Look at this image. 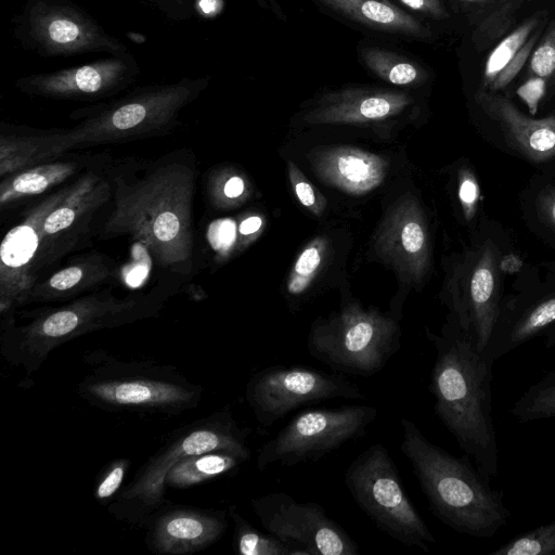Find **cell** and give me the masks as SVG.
<instances>
[{
  "mask_svg": "<svg viewBox=\"0 0 555 555\" xmlns=\"http://www.w3.org/2000/svg\"><path fill=\"white\" fill-rule=\"evenodd\" d=\"M106 173L114 207L102 236L129 235L158 266L188 274L194 250V162L182 153H171L132 170Z\"/></svg>",
  "mask_w": 555,
  "mask_h": 555,
  "instance_id": "1",
  "label": "cell"
},
{
  "mask_svg": "<svg viewBox=\"0 0 555 555\" xmlns=\"http://www.w3.org/2000/svg\"><path fill=\"white\" fill-rule=\"evenodd\" d=\"M436 356L429 391L434 412L459 447L489 479L499 472V449L492 417V366L475 348L456 318L441 335L427 333Z\"/></svg>",
  "mask_w": 555,
  "mask_h": 555,
  "instance_id": "2",
  "label": "cell"
},
{
  "mask_svg": "<svg viewBox=\"0 0 555 555\" xmlns=\"http://www.w3.org/2000/svg\"><path fill=\"white\" fill-rule=\"evenodd\" d=\"M400 450L429 503L431 513L452 530L490 539L504 527L511 512L502 491L490 486L467 455L456 457L428 440L410 420L400 418Z\"/></svg>",
  "mask_w": 555,
  "mask_h": 555,
  "instance_id": "3",
  "label": "cell"
},
{
  "mask_svg": "<svg viewBox=\"0 0 555 555\" xmlns=\"http://www.w3.org/2000/svg\"><path fill=\"white\" fill-rule=\"evenodd\" d=\"M111 198L105 169H90L49 193L4 235L1 253L5 262L16 272L30 274L35 286L52 266L87 240L93 216Z\"/></svg>",
  "mask_w": 555,
  "mask_h": 555,
  "instance_id": "4",
  "label": "cell"
},
{
  "mask_svg": "<svg viewBox=\"0 0 555 555\" xmlns=\"http://www.w3.org/2000/svg\"><path fill=\"white\" fill-rule=\"evenodd\" d=\"M164 299L157 295L117 298L111 289H103L56 308L33 311L25 324H1V356L27 375L35 374L56 348L93 332L155 317Z\"/></svg>",
  "mask_w": 555,
  "mask_h": 555,
  "instance_id": "5",
  "label": "cell"
},
{
  "mask_svg": "<svg viewBox=\"0 0 555 555\" xmlns=\"http://www.w3.org/2000/svg\"><path fill=\"white\" fill-rule=\"evenodd\" d=\"M82 360L88 370L76 391L102 411L178 416L194 410L203 397V387L172 364L122 360L103 349L86 352Z\"/></svg>",
  "mask_w": 555,
  "mask_h": 555,
  "instance_id": "6",
  "label": "cell"
},
{
  "mask_svg": "<svg viewBox=\"0 0 555 555\" xmlns=\"http://www.w3.org/2000/svg\"><path fill=\"white\" fill-rule=\"evenodd\" d=\"M210 76L184 77L170 83L138 87L126 95L73 113L81 121L56 130L59 150L128 141L165 133L178 122L182 109L208 87Z\"/></svg>",
  "mask_w": 555,
  "mask_h": 555,
  "instance_id": "7",
  "label": "cell"
},
{
  "mask_svg": "<svg viewBox=\"0 0 555 555\" xmlns=\"http://www.w3.org/2000/svg\"><path fill=\"white\" fill-rule=\"evenodd\" d=\"M249 433L248 428L238 426L229 406L179 427L111 501L108 513L118 521L144 526L166 503L165 480L178 461L214 450H228L250 456L247 444Z\"/></svg>",
  "mask_w": 555,
  "mask_h": 555,
  "instance_id": "8",
  "label": "cell"
},
{
  "mask_svg": "<svg viewBox=\"0 0 555 555\" xmlns=\"http://www.w3.org/2000/svg\"><path fill=\"white\" fill-rule=\"evenodd\" d=\"M399 348L400 328L395 318L352 302L314 322L307 341L313 359L334 372L357 376L380 372Z\"/></svg>",
  "mask_w": 555,
  "mask_h": 555,
  "instance_id": "9",
  "label": "cell"
},
{
  "mask_svg": "<svg viewBox=\"0 0 555 555\" xmlns=\"http://www.w3.org/2000/svg\"><path fill=\"white\" fill-rule=\"evenodd\" d=\"M345 485L360 508L391 539L429 552L436 538L408 498L396 463L382 443H374L347 467Z\"/></svg>",
  "mask_w": 555,
  "mask_h": 555,
  "instance_id": "10",
  "label": "cell"
},
{
  "mask_svg": "<svg viewBox=\"0 0 555 555\" xmlns=\"http://www.w3.org/2000/svg\"><path fill=\"white\" fill-rule=\"evenodd\" d=\"M18 46L41 57L129 51L91 14L72 0H26L11 18Z\"/></svg>",
  "mask_w": 555,
  "mask_h": 555,
  "instance_id": "11",
  "label": "cell"
},
{
  "mask_svg": "<svg viewBox=\"0 0 555 555\" xmlns=\"http://www.w3.org/2000/svg\"><path fill=\"white\" fill-rule=\"evenodd\" d=\"M378 416L374 405L351 404L308 409L294 416L259 449L256 466H293L317 462L348 441L365 435Z\"/></svg>",
  "mask_w": 555,
  "mask_h": 555,
  "instance_id": "12",
  "label": "cell"
},
{
  "mask_svg": "<svg viewBox=\"0 0 555 555\" xmlns=\"http://www.w3.org/2000/svg\"><path fill=\"white\" fill-rule=\"evenodd\" d=\"M331 399H364V393L340 373L305 365H270L255 372L245 387V400L262 427L302 405Z\"/></svg>",
  "mask_w": 555,
  "mask_h": 555,
  "instance_id": "13",
  "label": "cell"
},
{
  "mask_svg": "<svg viewBox=\"0 0 555 555\" xmlns=\"http://www.w3.org/2000/svg\"><path fill=\"white\" fill-rule=\"evenodd\" d=\"M263 529L294 548L295 555H359L348 532L315 502H300L285 492L251 499Z\"/></svg>",
  "mask_w": 555,
  "mask_h": 555,
  "instance_id": "14",
  "label": "cell"
},
{
  "mask_svg": "<svg viewBox=\"0 0 555 555\" xmlns=\"http://www.w3.org/2000/svg\"><path fill=\"white\" fill-rule=\"evenodd\" d=\"M141 73L131 51L47 73L22 76L14 87L30 96L96 101L114 96L132 86Z\"/></svg>",
  "mask_w": 555,
  "mask_h": 555,
  "instance_id": "15",
  "label": "cell"
},
{
  "mask_svg": "<svg viewBox=\"0 0 555 555\" xmlns=\"http://www.w3.org/2000/svg\"><path fill=\"white\" fill-rule=\"evenodd\" d=\"M222 509L164 504L145 522V544L153 553L185 555L216 543L228 528Z\"/></svg>",
  "mask_w": 555,
  "mask_h": 555,
  "instance_id": "16",
  "label": "cell"
},
{
  "mask_svg": "<svg viewBox=\"0 0 555 555\" xmlns=\"http://www.w3.org/2000/svg\"><path fill=\"white\" fill-rule=\"evenodd\" d=\"M415 105L404 92L384 88L349 87L320 96L304 114L309 124H365L397 117Z\"/></svg>",
  "mask_w": 555,
  "mask_h": 555,
  "instance_id": "17",
  "label": "cell"
},
{
  "mask_svg": "<svg viewBox=\"0 0 555 555\" xmlns=\"http://www.w3.org/2000/svg\"><path fill=\"white\" fill-rule=\"evenodd\" d=\"M379 253L398 270L420 281L429 263L428 236L415 202L404 198L385 220L377 241Z\"/></svg>",
  "mask_w": 555,
  "mask_h": 555,
  "instance_id": "18",
  "label": "cell"
},
{
  "mask_svg": "<svg viewBox=\"0 0 555 555\" xmlns=\"http://www.w3.org/2000/svg\"><path fill=\"white\" fill-rule=\"evenodd\" d=\"M476 103L498 122L511 144L528 158L544 162L555 156V115L533 119L522 114L507 98L480 89Z\"/></svg>",
  "mask_w": 555,
  "mask_h": 555,
  "instance_id": "19",
  "label": "cell"
},
{
  "mask_svg": "<svg viewBox=\"0 0 555 555\" xmlns=\"http://www.w3.org/2000/svg\"><path fill=\"white\" fill-rule=\"evenodd\" d=\"M314 168L327 183L350 194H364L382 183L387 162L354 147H328L315 156Z\"/></svg>",
  "mask_w": 555,
  "mask_h": 555,
  "instance_id": "20",
  "label": "cell"
},
{
  "mask_svg": "<svg viewBox=\"0 0 555 555\" xmlns=\"http://www.w3.org/2000/svg\"><path fill=\"white\" fill-rule=\"evenodd\" d=\"M327 11L371 30L417 40L429 39L430 28L388 0H313Z\"/></svg>",
  "mask_w": 555,
  "mask_h": 555,
  "instance_id": "21",
  "label": "cell"
},
{
  "mask_svg": "<svg viewBox=\"0 0 555 555\" xmlns=\"http://www.w3.org/2000/svg\"><path fill=\"white\" fill-rule=\"evenodd\" d=\"M114 271L113 260L105 255L96 251L83 255L38 282L29 292L25 304L73 299L113 278Z\"/></svg>",
  "mask_w": 555,
  "mask_h": 555,
  "instance_id": "22",
  "label": "cell"
},
{
  "mask_svg": "<svg viewBox=\"0 0 555 555\" xmlns=\"http://www.w3.org/2000/svg\"><path fill=\"white\" fill-rule=\"evenodd\" d=\"M469 335L478 352L485 356L500 314L495 291V251L485 244L474 268L469 286Z\"/></svg>",
  "mask_w": 555,
  "mask_h": 555,
  "instance_id": "23",
  "label": "cell"
},
{
  "mask_svg": "<svg viewBox=\"0 0 555 555\" xmlns=\"http://www.w3.org/2000/svg\"><path fill=\"white\" fill-rule=\"evenodd\" d=\"M91 160L83 157L56 158L1 179L0 206L3 210L23 198L40 195L74 177Z\"/></svg>",
  "mask_w": 555,
  "mask_h": 555,
  "instance_id": "24",
  "label": "cell"
},
{
  "mask_svg": "<svg viewBox=\"0 0 555 555\" xmlns=\"http://www.w3.org/2000/svg\"><path fill=\"white\" fill-rule=\"evenodd\" d=\"M540 21L539 14L528 18L494 48L485 66L482 89H503L514 79L533 51Z\"/></svg>",
  "mask_w": 555,
  "mask_h": 555,
  "instance_id": "25",
  "label": "cell"
},
{
  "mask_svg": "<svg viewBox=\"0 0 555 555\" xmlns=\"http://www.w3.org/2000/svg\"><path fill=\"white\" fill-rule=\"evenodd\" d=\"M56 131L0 134V178L60 158Z\"/></svg>",
  "mask_w": 555,
  "mask_h": 555,
  "instance_id": "26",
  "label": "cell"
},
{
  "mask_svg": "<svg viewBox=\"0 0 555 555\" xmlns=\"http://www.w3.org/2000/svg\"><path fill=\"white\" fill-rule=\"evenodd\" d=\"M250 456L228 450H214L185 456L168 472L166 487L191 488L229 475L240 468Z\"/></svg>",
  "mask_w": 555,
  "mask_h": 555,
  "instance_id": "27",
  "label": "cell"
},
{
  "mask_svg": "<svg viewBox=\"0 0 555 555\" xmlns=\"http://www.w3.org/2000/svg\"><path fill=\"white\" fill-rule=\"evenodd\" d=\"M358 54L370 73L392 86L417 87L429 78L428 70L420 63L387 49L362 46Z\"/></svg>",
  "mask_w": 555,
  "mask_h": 555,
  "instance_id": "28",
  "label": "cell"
},
{
  "mask_svg": "<svg viewBox=\"0 0 555 555\" xmlns=\"http://www.w3.org/2000/svg\"><path fill=\"white\" fill-rule=\"evenodd\" d=\"M228 514L233 521V548L241 555H295L288 544L270 532L255 528L236 508L230 505Z\"/></svg>",
  "mask_w": 555,
  "mask_h": 555,
  "instance_id": "29",
  "label": "cell"
},
{
  "mask_svg": "<svg viewBox=\"0 0 555 555\" xmlns=\"http://www.w3.org/2000/svg\"><path fill=\"white\" fill-rule=\"evenodd\" d=\"M519 423L555 417V371H548L518 398L511 409Z\"/></svg>",
  "mask_w": 555,
  "mask_h": 555,
  "instance_id": "30",
  "label": "cell"
},
{
  "mask_svg": "<svg viewBox=\"0 0 555 555\" xmlns=\"http://www.w3.org/2000/svg\"><path fill=\"white\" fill-rule=\"evenodd\" d=\"M490 555H555V520L515 535Z\"/></svg>",
  "mask_w": 555,
  "mask_h": 555,
  "instance_id": "31",
  "label": "cell"
},
{
  "mask_svg": "<svg viewBox=\"0 0 555 555\" xmlns=\"http://www.w3.org/2000/svg\"><path fill=\"white\" fill-rule=\"evenodd\" d=\"M131 465L127 457L109 461L99 473L93 488V496L101 504H109L122 488V482Z\"/></svg>",
  "mask_w": 555,
  "mask_h": 555,
  "instance_id": "32",
  "label": "cell"
},
{
  "mask_svg": "<svg viewBox=\"0 0 555 555\" xmlns=\"http://www.w3.org/2000/svg\"><path fill=\"white\" fill-rule=\"evenodd\" d=\"M529 72L531 77L555 79V20L532 51Z\"/></svg>",
  "mask_w": 555,
  "mask_h": 555,
  "instance_id": "33",
  "label": "cell"
},
{
  "mask_svg": "<svg viewBox=\"0 0 555 555\" xmlns=\"http://www.w3.org/2000/svg\"><path fill=\"white\" fill-rule=\"evenodd\" d=\"M321 244L315 242L300 254L288 284L291 294L297 295L305 291L321 263Z\"/></svg>",
  "mask_w": 555,
  "mask_h": 555,
  "instance_id": "34",
  "label": "cell"
},
{
  "mask_svg": "<svg viewBox=\"0 0 555 555\" xmlns=\"http://www.w3.org/2000/svg\"><path fill=\"white\" fill-rule=\"evenodd\" d=\"M514 4L506 3L500 10L489 15L478 27V35L482 39H492L501 36L513 20Z\"/></svg>",
  "mask_w": 555,
  "mask_h": 555,
  "instance_id": "35",
  "label": "cell"
},
{
  "mask_svg": "<svg viewBox=\"0 0 555 555\" xmlns=\"http://www.w3.org/2000/svg\"><path fill=\"white\" fill-rule=\"evenodd\" d=\"M166 18L175 22L188 21L195 14L196 0H147Z\"/></svg>",
  "mask_w": 555,
  "mask_h": 555,
  "instance_id": "36",
  "label": "cell"
},
{
  "mask_svg": "<svg viewBox=\"0 0 555 555\" xmlns=\"http://www.w3.org/2000/svg\"><path fill=\"white\" fill-rule=\"evenodd\" d=\"M459 197L466 219H470L476 209L479 197V188L475 176L470 171H463L459 188Z\"/></svg>",
  "mask_w": 555,
  "mask_h": 555,
  "instance_id": "37",
  "label": "cell"
},
{
  "mask_svg": "<svg viewBox=\"0 0 555 555\" xmlns=\"http://www.w3.org/2000/svg\"><path fill=\"white\" fill-rule=\"evenodd\" d=\"M545 79L540 77H531L517 90V94L528 105L529 111L532 115L538 109V104L544 94Z\"/></svg>",
  "mask_w": 555,
  "mask_h": 555,
  "instance_id": "38",
  "label": "cell"
},
{
  "mask_svg": "<svg viewBox=\"0 0 555 555\" xmlns=\"http://www.w3.org/2000/svg\"><path fill=\"white\" fill-rule=\"evenodd\" d=\"M409 10L422 15L441 20L447 17V11L441 0H399Z\"/></svg>",
  "mask_w": 555,
  "mask_h": 555,
  "instance_id": "39",
  "label": "cell"
},
{
  "mask_svg": "<svg viewBox=\"0 0 555 555\" xmlns=\"http://www.w3.org/2000/svg\"><path fill=\"white\" fill-rule=\"evenodd\" d=\"M289 167V173L298 199L304 206L309 208H315L317 198L312 186L304 179L301 173L297 170V168L294 165H291Z\"/></svg>",
  "mask_w": 555,
  "mask_h": 555,
  "instance_id": "40",
  "label": "cell"
},
{
  "mask_svg": "<svg viewBox=\"0 0 555 555\" xmlns=\"http://www.w3.org/2000/svg\"><path fill=\"white\" fill-rule=\"evenodd\" d=\"M538 208L541 217L555 230V189H545L540 193Z\"/></svg>",
  "mask_w": 555,
  "mask_h": 555,
  "instance_id": "41",
  "label": "cell"
},
{
  "mask_svg": "<svg viewBox=\"0 0 555 555\" xmlns=\"http://www.w3.org/2000/svg\"><path fill=\"white\" fill-rule=\"evenodd\" d=\"M223 8V0H196L195 14L205 18H212L218 15Z\"/></svg>",
  "mask_w": 555,
  "mask_h": 555,
  "instance_id": "42",
  "label": "cell"
},
{
  "mask_svg": "<svg viewBox=\"0 0 555 555\" xmlns=\"http://www.w3.org/2000/svg\"><path fill=\"white\" fill-rule=\"evenodd\" d=\"M245 190L244 180L240 176H232L225 180L222 188L223 197L234 199L240 197Z\"/></svg>",
  "mask_w": 555,
  "mask_h": 555,
  "instance_id": "43",
  "label": "cell"
},
{
  "mask_svg": "<svg viewBox=\"0 0 555 555\" xmlns=\"http://www.w3.org/2000/svg\"><path fill=\"white\" fill-rule=\"evenodd\" d=\"M522 262L516 255L508 254L500 261V269L505 273H516L520 270Z\"/></svg>",
  "mask_w": 555,
  "mask_h": 555,
  "instance_id": "44",
  "label": "cell"
},
{
  "mask_svg": "<svg viewBox=\"0 0 555 555\" xmlns=\"http://www.w3.org/2000/svg\"><path fill=\"white\" fill-rule=\"evenodd\" d=\"M261 223L259 217L253 216L242 221L238 231L242 235H250L260 229Z\"/></svg>",
  "mask_w": 555,
  "mask_h": 555,
  "instance_id": "45",
  "label": "cell"
},
{
  "mask_svg": "<svg viewBox=\"0 0 555 555\" xmlns=\"http://www.w3.org/2000/svg\"><path fill=\"white\" fill-rule=\"evenodd\" d=\"M255 1H257V3L261 8L271 11L279 18L285 20V15H284L282 9L280 8V5L278 4L276 0H255Z\"/></svg>",
  "mask_w": 555,
  "mask_h": 555,
  "instance_id": "46",
  "label": "cell"
},
{
  "mask_svg": "<svg viewBox=\"0 0 555 555\" xmlns=\"http://www.w3.org/2000/svg\"><path fill=\"white\" fill-rule=\"evenodd\" d=\"M463 1H478V0H463Z\"/></svg>",
  "mask_w": 555,
  "mask_h": 555,
  "instance_id": "47",
  "label": "cell"
}]
</instances>
